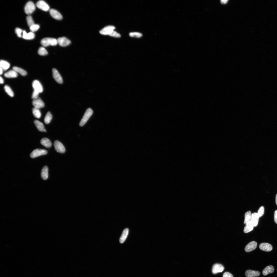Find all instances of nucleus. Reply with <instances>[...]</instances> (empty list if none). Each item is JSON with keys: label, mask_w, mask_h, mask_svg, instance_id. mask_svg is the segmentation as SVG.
Listing matches in <instances>:
<instances>
[{"label": "nucleus", "mask_w": 277, "mask_h": 277, "mask_svg": "<svg viewBox=\"0 0 277 277\" xmlns=\"http://www.w3.org/2000/svg\"><path fill=\"white\" fill-rule=\"evenodd\" d=\"M41 43L43 46L46 47L50 46H56L58 44V42L57 40L55 38H46L41 40Z\"/></svg>", "instance_id": "f257e3e1"}, {"label": "nucleus", "mask_w": 277, "mask_h": 277, "mask_svg": "<svg viewBox=\"0 0 277 277\" xmlns=\"http://www.w3.org/2000/svg\"><path fill=\"white\" fill-rule=\"evenodd\" d=\"M93 113V111L91 108H89L87 110L80 123V126L82 127L84 125L92 115Z\"/></svg>", "instance_id": "f03ea898"}, {"label": "nucleus", "mask_w": 277, "mask_h": 277, "mask_svg": "<svg viewBox=\"0 0 277 277\" xmlns=\"http://www.w3.org/2000/svg\"><path fill=\"white\" fill-rule=\"evenodd\" d=\"M35 9V5L31 1L28 2L25 4L24 8L25 12L27 15L31 14Z\"/></svg>", "instance_id": "7ed1b4c3"}, {"label": "nucleus", "mask_w": 277, "mask_h": 277, "mask_svg": "<svg viewBox=\"0 0 277 277\" xmlns=\"http://www.w3.org/2000/svg\"><path fill=\"white\" fill-rule=\"evenodd\" d=\"M32 86L34 89V92L39 94L43 91V88L40 82L38 80L33 81L32 83Z\"/></svg>", "instance_id": "20e7f679"}, {"label": "nucleus", "mask_w": 277, "mask_h": 277, "mask_svg": "<svg viewBox=\"0 0 277 277\" xmlns=\"http://www.w3.org/2000/svg\"><path fill=\"white\" fill-rule=\"evenodd\" d=\"M47 151L45 149H37L34 150L30 155V157L32 158H36L41 156L46 155Z\"/></svg>", "instance_id": "39448f33"}, {"label": "nucleus", "mask_w": 277, "mask_h": 277, "mask_svg": "<svg viewBox=\"0 0 277 277\" xmlns=\"http://www.w3.org/2000/svg\"><path fill=\"white\" fill-rule=\"evenodd\" d=\"M55 149L56 151L59 153L63 154L65 153L66 149L64 145L60 141L56 140L54 142Z\"/></svg>", "instance_id": "423d86ee"}, {"label": "nucleus", "mask_w": 277, "mask_h": 277, "mask_svg": "<svg viewBox=\"0 0 277 277\" xmlns=\"http://www.w3.org/2000/svg\"><path fill=\"white\" fill-rule=\"evenodd\" d=\"M115 27L112 25H108L104 27L100 31V33L103 35L109 36L114 31Z\"/></svg>", "instance_id": "0eeeda50"}, {"label": "nucleus", "mask_w": 277, "mask_h": 277, "mask_svg": "<svg viewBox=\"0 0 277 277\" xmlns=\"http://www.w3.org/2000/svg\"><path fill=\"white\" fill-rule=\"evenodd\" d=\"M36 5L38 8L43 11H47L50 10V6L44 1L41 0L38 1Z\"/></svg>", "instance_id": "6e6552de"}, {"label": "nucleus", "mask_w": 277, "mask_h": 277, "mask_svg": "<svg viewBox=\"0 0 277 277\" xmlns=\"http://www.w3.org/2000/svg\"><path fill=\"white\" fill-rule=\"evenodd\" d=\"M53 77L57 83L61 84L63 83V80L61 75L56 69L53 68L52 70Z\"/></svg>", "instance_id": "1a4fd4ad"}, {"label": "nucleus", "mask_w": 277, "mask_h": 277, "mask_svg": "<svg viewBox=\"0 0 277 277\" xmlns=\"http://www.w3.org/2000/svg\"><path fill=\"white\" fill-rule=\"evenodd\" d=\"M224 270V266L221 264H216L213 266L212 272L213 274H216L218 273L222 272Z\"/></svg>", "instance_id": "9d476101"}, {"label": "nucleus", "mask_w": 277, "mask_h": 277, "mask_svg": "<svg viewBox=\"0 0 277 277\" xmlns=\"http://www.w3.org/2000/svg\"><path fill=\"white\" fill-rule=\"evenodd\" d=\"M32 104L34 108L39 109L44 107L45 105L44 102L39 97L36 99L33 100Z\"/></svg>", "instance_id": "9b49d317"}, {"label": "nucleus", "mask_w": 277, "mask_h": 277, "mask_svg": "<svg viewBox=\"0 0 277 277\" xmlns=\"http://www.w3.org/2000/svg\"><path fill=\"white\" fill-rule=\"evenodd\" d=\"M58 44L62 47H65L70 45L71 41L65 37H61L57 39Z\"/></svg>", "instance_id": "f8f14e48"}, {"label": "nucleus", "mask_w": 277, "mask_h": 277, "mask_svg": "<svg viewBox=\"0 0 277 277\" xmlns=\"http://www.w3.org/2000/svg\"><path fill=\"white\" fill-rule=\"evenodd\" d=\"M257 246V242L254 241H252L248 244L246 246L245 250L246 252H249L254 250Z\"/></svg>", "instance_id": "ddd939ff"}, {"label": "nucleus", "mask_w": 277, "mask_h": 277, "mask_svg": "<svg viewBox=\"0 0 277 277\" xmlns=\"http://www.w3.org/2000/svg\"><path fill=\"white\" fill-rule=\"evenodd\" d=\"M49 12L50 15L54 19L60 20L62 19V17L61 14L57 11L54 9L50 10Z\"/></svg>", "instance_id": "4468645a"}, {"label": "nucleus", "mask_w": 277, "mask_h": 277, "mask_svg": "<svg viewBox=\"0 0 277 277\" xmlns=\"http://www.w3.org/2000/svg\"><path fill=\"white\" fill-rule=\"evenodd\" d=\"M259 247L261 250L266 252L271 251L273 249L272 246L269 244L266 243H261L260 244Z\"/></svg>", "instance_id": "2eb2a0df"}, {"label": "nucleus", "mask_w": 277, "mask_h": 277, "mask_svg": "<svg viewBox=\"0 0 277 277\" xmlns=\"http://www.w3.org/2000/svg\"><path fill=\"white\" fill-rule=\"evenodd\" d=\"M260 217L257 213L254 212L252 214L251 221L252 222L254 226H257L258 224Z\"/></svg>", "instance_id": "dca6fc26"}, {"label": "nucleus", "mask_w": 277, "mask_h": 277, "mask_svg": "<svg viewBox=\"0 0 277 277\" xmlns=\"http://www.w3.org/2000/svg\"><path fill=\"white\" fill-rule=\"evenodd\" d=\"M245 275L247 277H254L259 276L260 273L257 271L249 270L246 271Z\"/></svg>", "instance_id": "f3484780"}, {"label": "nucleus", "mask_w": 277, "mask_h": 277, "mask_svg": "<svg viewBox=\"0 0 277 277\" xmlns=\"http://www.w3.org/2000/svg\"><path fill=\"white\" fill-rule=\"evenodd\" d=\"M4 76L6 78H15L17 77L18 73L13 69L5 73Z\"/></svg>", "instance_id": "a211bd4d"}, {"label": "nucleus", "mask_w": 277, "mask_h": 277, "mask_svg": "<svg viewBox=\"0 0 277 277\" xmlns=\"http://www.w3.org/2000/svg\"><path fill=\"white\" fill-rule=\"evenodd\" d=\"M34 123L38 130L41 132H46V130L45 128L44 124L40 121L37 120H35Z\"/></svg>", "instance_id": "6ab92c4d"}, {"label": "nucleus", "mask_w": 277, "mask_h": 277, "mask_svg": "<svg viewBox=\"0 0 277 277\" xmlns=\"http://www.w3.org/2000/svg\"><path fill=\"white\" fill-rule=\"evenodd\" d=\"M23 38L25 39L31 40L33 39L35 37V35L33 32H31L27 33L25 31H23Z\"/></svg>", "instance_id": "aec40b11"}, {"label": "nucleus", "mask_w": 277, "mask_h": 277, "mask_svg": "<svg viewBox=\"0 0 277 277\" xmlns=\"http://www.w3.org/2000/svg\"><path fill=\"white\" fill-rule=\"evenodd\" d=\"M274 271V267L272 265L268 266L263 270L262 273L263 275L266 276L270 274L273 273Z\"/></svg>", "instance_id": "412c9836"}, {"label": "nucleus", "mask_w": 277, "mask_h": 277, "mask_svg": "<svg viewBox=\"0 0 277 277\" xmlns=\"http://www.w3.org/2000/svg\"><path fill=\"white\" fill-rule=\"evenodd\" d=\"M41 144L46 148H49L52 146V143L50 140L46 138H44L40 141Z\"/></svg>", "instance_id": "4be33fe9"}, {"label": "nucleus", "mask_w": 277, "mask_h": 277, "mask_svg": "<svg viewBox=\"0 0 277 277\" xmlns=\"http://www.w3.org/2000/svg\"><path fill=\"white\" fill-rule=\"evenodd\" d=\"M254 225L251 221L246 224L244 229L245 233H247L253 230L254 228Z\"/></svg>", "instance_id": "5701e85b"}, {"label": "nucleus", "mask_w": 277, "mask_h": 277, "mask_svg": "<svg viewBox=\"0 0 277 277\" xmlns=\"http://www.w3.org/2000/svg\"><path fill=\"white\" fill-rule=\"evenodd\" d=\"M128 229L126 228L123 231L121 236L120 239V242L121 244H122L126 240L129 233Z\"/></svg>", "instance_id": "b1692460"}, {"label": "nucleus", "mask_w": 277, "mask_h": 277, "mask_svg": "<svg viewBox=\"0 0 277 277\" xmlns=\"http://www.w3.org/2000/svg\"><path fill=\"white\" fill-rule=\"evenodd\" d=\"M0 66L3 71L7 70L10 67V64L8 62L5 61L1 60L0 61Z\"/></svg>", "instance_id": "393cba45"}, {"label": "nucleus", "mask_w": 277, "mask_h": 277, "mask_svg": "<svg viewBox=\"0 0 277 277\" xmlns=\"http://www.w3.org/2000/svg\"><path fill=\"white\" fill-rule=\"evenodd\" d=\"M41 176L44 180H46L48 177V169L46 166H45L42 170Z\"/></svg>", "instance_id": "a878e982"}, {"label": "nucleus", "mask_w": 277, "mask_h": 277, "mask_svg": "<svg viewBox=\"0 0 277 277\" xmlns=\"http://www.w3.org/2000/svg\"><path fill=\"white\" fill-rule=\"evenodd\" d=\"M13 70L15 71L18 73H19L23 76L26 75L27 74V72L23 69L17 67H14L13 68Z\"/></svg>", "instance_id": "bb28decb"}, {"label": "nucleus", "mask_w": 277, "mask_h": 277, "mask_svg": "<svg viewBox=\"0 0 277 277\" xmlns=\"http://www.w3.org/2000/svg\"><path fill=\"white\" fill-rule=\"evenodd\" d=\"M33 114L36 118L39 119L41 115V113L39 109L34 108L32 110Z\"/></svg>", "instance_id": "cd10ccee"}, {"label": "nucleus", "mask_w": 277, "mask_h": 277, "mask_svg": "<svg viewBox=\"0 0 277 277\" xmlns=\"http://www.w3.org/2000/svg\"><path fill=\"white\" fill-rule=\"evenodd\" d=\"M52 116L51 113L48 112L46 114L44 119V122L47 124H49L52 120Z\"/></svg>", "instance_id": "c85d7f7f"}, {"label": "nucleus", "mask_w": 277, "mask_h": 277, "mask_svg": "<svg viewBox=\"0 0 277 277\" xmlns=\"http://www.w3.org/2000/svg\"><path fill=\"white\" fill-rule=\"evenodd\" d=\"M252 213L250 211H248L246 212L245 215V220L244 222V224L246 225L247 223L251 221Z\"/></svg>", "instance_id": "c756f323"}, {"label": "nucleus", "mask_w": 277, "mask_h": 277, "mask_svg": "<svg viewBox=\"0 0 277 277\" xmlns=\"http://www.w3.org/2000/svg\"><path fill=\"white\" fill-rule=\"evenodd\" d=\"M38 53V54L41 56H45L47 55L48 52L45 48L43 47H40L39 49Z\"/></svg>", "instance_id": "7c9ffc66"}, {"label": "nucleus", "mask_w": 277, "mask_h": 277, "mask_svg": "<svg viewBox=\"0 0 277 277\" xmlns=\"http://www.w3.org/2000/svg\"><path fill=\"white\" fill-rule=\"evenodd\" d=\"M4 89L6 92L10 96L13 97L14 96V93L11 88L8 86L5 85Z\"/></svg>", "instance_id": "2f4dec72"}, {"label": "nucleus", "mask_w": 277, "mask_h": 277, "mask_svg": "<svg viewBox=\"0 0 277 277\" xmlns=\"http://www.w3.org/2000/svg\"><path fill=\"white\" fill-rule=\"evenodd\" d=\"M28 25L30 27L34 24V23L32 17L30 16H28L26 18Z\"/></svg>", "instance_id": "473e14b6"}, {"label": "nucleus", "mask_w": 277, "mask_h": 277, "mask_svg": "<svg viewBox=\"0 0 277 277\" xmlns=\"http://www.w3.org/2000/svg\"><path fill=\"white\" fill-rule=\"evenodd\" d=\"M129 36L132 37L140 38L142 36V34L138 32H132L129 34Z\"/></svg>", "instance_id": "72a5a7b5"}, {"label": "nucleus", "mask_w": 277, "mask_h": 277, "mask_svg": "<svg viewBox=\"0 0 277 277\" xmlns=\"http://www.w3.org/2000/svg\"><path fill=\"white\" fill-rule=\"evenodd\" d=\"M40 26L38 24H34L30 27L32 32H34L37 31L40 28Z\"/></svg>", "instance_id": "f704fd0d"}, {"label": "nucleus", "mask_w": 277, "mask_h": 277, "mask_svg": "<svg viewBox=\"0 0 277 277\" xmlns=\"http://www.w3.org/2000/svg\"><path fill=\"white\" fill-rule=\"evenodd\" d=\"M265 209L263 206L260 207L258 211V214L259 217H261L262 216L264 213Z\"/></svg>", "instance_id": "c9c22d12"}, {"label": "nucleus", "mask_w": 277, "mask_h": 277, "mask_svg": "<svg viewBox=\"0 0 277 277\" xmlns=\"http://www.w3.org/2000/svg\"><path fill=\"white\" fill-rule=\"evenodd\" d=\"M15 31L19 37L21 38L22 37V33L23 32V31L22 29L19 28L17 27L15 29Z\"/></svg>", "instance_id": "e433bc0d"}, {"label": "nucleus", "mask_w": 277, "mask_h": 277, "mask_svg": "<svg viewBox=\"0 0 277 277\" xmlns=\"http://www.w3.org/2000/svg\"><path fill=\"white\" fill-rule=\"evenodd\" d=\"M109 36L116 38H119L121 37L119 33L114 31Z\"/></svg>", "instance_id": "4c0bfd02"}, {"label": "nucleus", "mask_w": 277, "mask_h": 277, "mask_svg": "<svg viewBox=\"0 0 277 277\" xmlns=\"http://www.w3.org/2000/svg\"><path fill=\"white\" fill-rule=\"evenodd\" d=\"M223 277H233V275L229 272H226L223 274Z\"/></svg>", "instance_id": "58836bf2"}, {"label": "nucleus", "mask_w": 277, "mask_h": 277, "mask_svg": "<svg viewBox=\"0 0 277 277\" xmlns=\"http://www.w3.org/2000/svg\"><path fill=\"white\" fill-rule=\"evenodd\" d=\"M274 219L275 223L277 224V210L275 212Z\"/></svg>", "instance_id": "ea45409f"}, {"label": "nucleus", "mask_w": 277, "mask_h": 277, "mask_svg": "<svg viewBox=\"0 0 277 277\" xmlns=\"http://www.w3.org/2000/svg\"><path fill=\"white\" fill-rule=\"evenodd\" d=\"M228 1V0H221L220 2L221 3L224 4L227 3Z\"/></svg>", "instance_id": "a19ab883"}, {"label": "nucleus", "mask_w": 277, "mask_h": 277, "mask_svg": "<svg viewBox=\"0 0 277 277\" xmlns=\"http://www.w3.org/2000/svg\"><path fill=\"white\" fill-rule=\"evenodd\" d=\"M4 83V80L3 78L0 76V83L1 84H3Z\"/></svg>", "instance_id": "79ce46f5"}, {"label": "nucleus", "mask_w": 277, "mask_h": 277, "mask_svg": "<svg viewBox=\"0 0 277 277\" xmlns=\"http://www.w3.org/2000/svg\"><path fill=\"white\" fill-rule=\"evenodd\" d=\"M3 71V69L1 68H0V75L2 74Z\"/></svg>", "instance_id": "37998d69"}, {"label": "nucleus", "mask_w": 277, "mask_h": 277, "mask_svg": "<svg viewBox=\"0 0 277 277\" xmlns=\"http://www.w3.org/2000/svg\"><path fill=\"white\" fill-rule=\"evenodd\" d=\"M276 205H277V194L276 195Z\"/></svg>", "instance_id": "c03bdc74"}]
</instances>
